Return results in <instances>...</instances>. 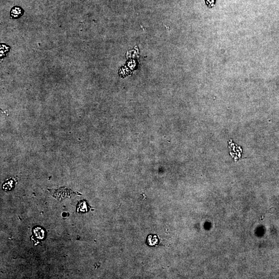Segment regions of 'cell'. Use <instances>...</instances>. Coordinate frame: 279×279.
<instances>
[{"instance_id":"6da1fadb","label":"cell","mask_w":279,"mask_h":279,"mask_svg":"<svg viewBox=\"0 0 279 279\" xmlns=\"http://www.w3.org/2000/svg\"><path fill=\"white\" fill-rule=\"evenodd\" d=\"M23 12V10L20 7L15 6L12 9L10 12V16L12 18L17 19L22 16Z\"/></svg>"},{"instance_id":"7a4b0ae2","label":"cell","mask_w":279,"mask_h":279,"mask_svg":"<svg viewBox=\"0 0 279 279\" xmlns=\"http://www.w3.org/2000/svg\"><path fill=\"white\" fill-rule=\"evenodd\" d=\"M76 211L78 213H86L88 211V206L86 202L80 201L76 205Z\"/></svg>"},{"instance_id":"3957f363","label":"cell","mask_w":279,"mask_h":279,"mask_svg":"<svg viewBox=\"0 0 279 279\" xmlns=\"http://www.w3.org/2000/svg\"><path fill=\"white\" fill-rule=\"evenodd\" d=\"M35 236L39 239H43L44 237V231L41 227H36L33 229Z\"/></svg>"},{"instance_id":"277c9868","label":"cell","mask_w":279,"mask_h":279,"mask_svg":"<svg viewBox=\"0 0 279 279\" xmlns=\"http://www.w3.org/2000/svg\"><path fill=\"white\" fill-rule=\"evenodd\" d=\"M147 243L151 246H154L158 243V239L157 235H150L147 238Z\"/></svg>"},{"instance_id":"5b68a950","label":"cell","mask_w":279,"mask_h":279,"mask_svg":"<svg viewBox=\"0 0 279 279\" xmlns=\"http://www.w3.org/2000/svg\"><path fill=\"white\" fill-rule=\"evenodd\" d=\"M14 181L13 180H9L6 183H4L3 185V189L5 191H9L14 186Z\"/></svg>"},{"instance_id":"8992f818","label":"cell","mask_w":279,"mask_h":279,"mask_svg":"<svg viewBox=\"0 0 279 279\" xmlns=\"http://www.w3.org/2000/svg\"><path fill=\"white\" fill-rule=\"evenodd\" d=\"M205 3L209 7H213L215 5L216 0H205Z\"/></svg>"}]
</instances>
